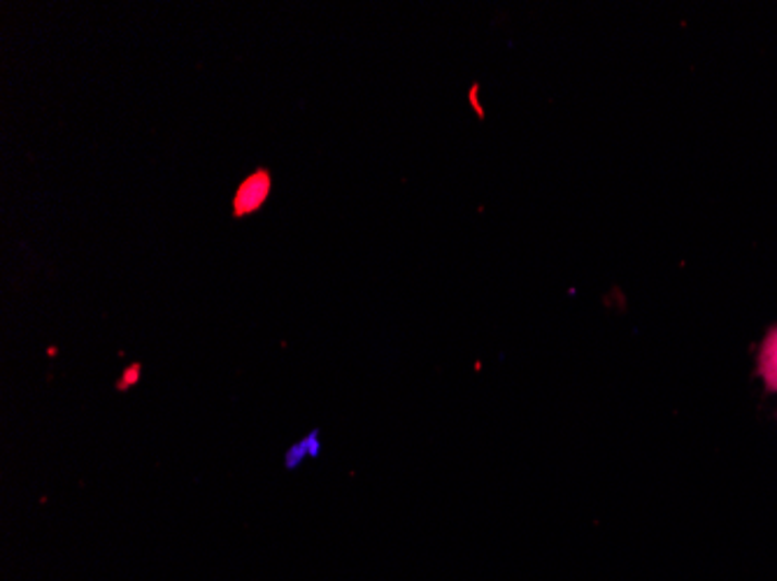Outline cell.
I'll use <instances>...</instances> for the list:
<instances>
[{
  "label": "cell",
  "mask_w": 777,
  "mask_h": 581,
  "mask_svg": "<svg viewBox=\"0 0 777 581\" xmlns=\"http://www.w3.org/2000/svg\"><path fill=\"white\" fill-rule=\"evenodd\" d=\"M272 193V172L268 168H256L247 178L238 184L233 201H231V215L233 219H245L256 215L258 209L270 201Z\"/></svg>",
  "instance_id": "obj_1"
},
{
  "label": "cell",
  "mask_w": 777,
  "mask_h": 581,
  "mask_svg": "<svg viewBox=\"0 0 777 581\" xmlns=\"http://www.w3.org/2000/svg\"><path fill=\"white\" fill-rule=\"evenodd\" d=\"M321 449H324L321 431H319V428L309 431L303 439H299V443H293V445L284 451V468H287L289 472L299 470L301 465H305V461L319 459Z\"/></svg>",
  "instance_id": "obj_2"
},
{
  "label": "cell",
  "mask_w": 777,
  "mask_h": 581,
  "mask_svg": "<svg viewBox=\"0 0 777 581\" xmlns=\"http://www.w3.org/2000/svg\"><path fill=\"white\" fill-rule=\"evenodd\" d=\"M758 375L768 391H777V326L768 330L762 351H758Z\"/></svg>",
  "instance_id": "obj_3"
},
{
  "label": "cell",
  "mask_w": 777,
  "mask_h": 581,
  "mask_svg": "<svg viewBox=\"0 0 777 581\" xmlns=\"http://www.w3.org/2000/svg\"><path fill=\"white\" fill-rule=\"evenodd\" d=\"M141 379H143V363H141V361H135V363L126 365V367H124V373L119 375V379L114 382V391H119V394L131 391L133 386L141 384Z\"/></svg>",
  "instance_id": "obj_4"
}]
</instances>
